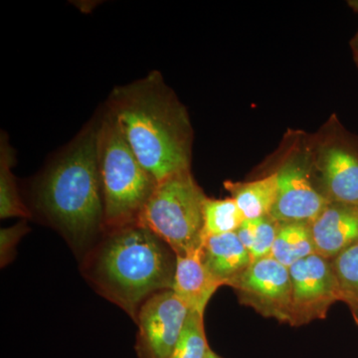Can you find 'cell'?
<instances>
[{
    "mask_svg": "<svg viewBox=\"0 0 358 358\" xmlns=\"http://www.w3.org/2000/svg\"><path fill=\"white\" fill-rule=\"evenodd\" d=\"M98 131L96 115L52 159L32 187L35 211L84 257L105 231Z\"/></svg>",
    "mask_w": 358,
    "mask_h": 358,
    "instance_id": "obj_1",
    "label": "cell"
},
{
    "mask_svg": "<svg viewBox=\"0 0 358 358\" xmlns=\"http://www.w3.org/2000/svg\"><path fill=\"white\" fill-rule=\"evenodd\" d=\"M106 109L141 166L157 182L190 169L189 119L157 71L115 88Z\"/></svg>",
    "mask_w": 358,
    "mask_h": 358,
    "instance_id": "obj_2",
    "label": "cell"
},
{
    "mask_svg": "<svg viewBox=\"0 0 358 358\" xmlns=\"http://www.w3.org/2000/svg\"><path fill=\"white\" fill-rule=\"evenodd\" d=\"M176 265L169 245L133 223L105 231L85 257L84 275L99 294L136 320L150 296L173 288Z\"/></svg>",
    "mask_w": 358,
    "mask_h": 358,
    "instance_id": "obj_3",
    "label": "cell"
},
{
    "mask_svg": "<svg viewBox=\"0 0 358 358\" xmlns=\"http://www.w3.org/2000/svg\"><path fill=\"white\" fill-rule=\"evenodd\" d=\"M98 164L105 231L138 222L157 181L141 166L106 108L99 115Z\"/></svg>",
    "mask_w": 358,
    "mask_h": 358,
    "instance_id": "obj_4",
    "label": "cell"
},
{
    "mask_svg": "<svg viewBox=\"0 0 358 358\" xmlns=\"http://www.w3.org/2000/svg\"><path fill=\"white\" fill-rule=\"evenodd\" d=\"M206 199L190 169L180 171L157 182L136 223L182 255L201 247Z\"/></svg>",
    "mask_w": 358,
    "mask_h": 358,
    "instance_id": "obj_5",
    "label": "cell"
},
{
    "mask_svg": "<svg viewBox=\"0 0 358 358\" xmlns=\"http://www.w3.org/2000/svg\"><path fill=\"white\" fill-rule=\"evenodd\" d=\"M189 313V307L173 289L157 292L150 296L136 319L138 357H171Z\"/></svg>",
    "mask_w": 358,
    "mask_h": 358,
    "instance_id": "obj_6",
    "label": "cell"
},
{
    "mask_svg": "<svg viewBox=\"0 0 358 358\" xmlns=\"http://www.w3.org/2000/svg\"><path fill=\"white\" fill-rule=\"evenodd\" d=\"M228 286L236 291L242 303L264 317L291 324L293 289L289 268L272 257L254 261Z\"/></svg>",
    "mask_w": 358,
    "mask_h": 358,
    "instance_id": "obj_7",
    "label": "cell"
},
{
    "mask_svg": "<svg viewBox=\"0 0 358 358\" xmlns=\"http://www.w3.org/2000/svg\"><path fill=\"white\" fill-rule=\"evenodd\" d=\"M293 301V326L324 319L336 301H343V293L331 260L313 254L289 268Z\"/></svg>",
    "mask_w": 358,
    "mask_h": 358,
    "instance_id": "obj_8",
    "label": "cell"
},
{
    "mask_svg": "<svg viewBox=\"0 0 358 358\" xmlns=\"http://www.w3.org/2000/svg\"><path fill=\"white\" fill-rule=\"evenodd\" d=\"M278 173V192L270 216L279 223H312L331 203L313 187L300 164L287 162Z\"/></svg>",
    "mask_w": 358,
    "mask_h": 358,
    "instance_id": "obj_9",
    "label": "cell"
},
{
    "mask_svg": "<svg viewBox=\"0 0 358 358\" xmlns=\"http://www.w3.org/2000/svg\"><path fill=\"white\" fill-rule=\"evenodd\" d=\"M320 171L327 199L358 207V143L339 138L329 143L320 157Z\"/></svg>",
    "mask_w": 358,
    "mask_h": 358,
    "instance_id": "obj_10",
    "label": "cell"
},
{
    "mask_svg": "<svg viewBox=\"0 0 358 358\" xmlns=\"http://www.w3.org/2000/svg\"><path fill=\"white\" fill-rule=\"evenodd\" d=\"M310 229L315 254L334 260L358 243V207L331 202Z\"/></svg>",
    "mask_w": 358,
    "mask_h": 358,
    "instance_id": "obj_11",
    "label": "cell"
},
{
    "mask_svg": "<svg viewBox=\"0 0 358 358\" xmlns=\"http://www.w3.org/2000/svg\"><path fill=\"white\" fill-rule=\"evenodd\" d=\"M221 285L210 275L202 261L201 247L176 255L173 291L190 310L204 315L207 303Z\"/></svg>",
    "mask_w": 358,
    "mask_h": 358,
    "instance_id": "obj_12",
    "label": "cell"
},
{
    "mask_svg": "<svg viewBox=\"0 0 358 358\" xmlns=\"http://www.w3.org/2000/svg\"><path fill=\"white\" fill-rule=\"evenodd\" d=\"M201 254L207 271L221 286H228L252 263L249 252L236 232L204 237Z\"/></svg>",
    "mask_w": 358,
    "mask_h": 358,
    "instance_id": "obj_13",
    "label": "cell"
},
{
    "mask_svg": "<svg viewBox=\"0 0 358 358\" xmlns=\"http://www.w3.org/2000/svg\"><path fill=\"white\" fill-rule=\"evenodd\" d=\"M245 219L270 215L278 192V173L249 182H225Z\"/></svg>",
    "mask_w": 358,
    "mask_h": 358,
    "instance_id": "obj_14",
    "label": "cell"
},
{
    "mask_svg": "<svg viewBox=\"0 0 358 358\" xmlns=\"http://www.w3.org/2000/svg\"><path fill=\"white\" fill-rule=\"evenodd\" d=\"M315 254L310 223H280L271 256L289 268Z\"/></svg>",
    "mask_w": 358,
    "mask_h": 358,
    "instance_id": "obj_15",
    "label": "cell"
},
{
    "mask_svg": "<svg viewBox=\"0 0 358 358\" xmlns=\"http://www.w3.org/2000/svg\"><path fill=\"white\" fill-rule=\"evenodd\" d=\"M14 150L1 134L0 141V218L31 217V212L20 199L17 185L13 173Z\"/></svg>",
    "mask_w": 358,
    "mask_h": 358,
    "instance_id": "obj_16",
    "label": "cell"
},
{
    "mask_svg": "<svg viewBox=\"0 0 358 358\" xmlns=\"http://www.w3.org/2000/svg\"><path fill=\"white\" fill-rule=\"evenodd\" d=\"M279 224L270 215L245 219L241 224L236 234L249 252L252 262L271 256Z\"/></svg>",
    "mask_w": 358,
    "mask_h": 358,
    "instance_id": "obj_17",
    "label": "cell"
},
{
    "mask_svg": "<svg viewBox=\"0 0 358 358\" xmlns=\"http://www.w3.org/2000/svg\"><path fill=\"white\" fill-rule=\"evenodd\" d=\"M244 220L243 214L232 197L226 199L207 197L203 208V238L236 232Z\"/></svg>",
    "mask_w": 358,
    "mask_h": 358,
    "instance_id": "obj_18",
    "label": "cell"
},
{
    "mask_svg": "<svg viewBox=\"0 0 358 358\" xmlns=\"http://www.w3.org/2000/svg\"><path fill=\"white\" fill-rule=\"evenodd\" d=\"M343 301L350 308L358 324V243L331 260Z\"/></svg>",
    "mask_w": 358,
    "mask_h": 358,
    "instance_id": "obj_19",
    "label": "cell"
},
{
    "mask_svg": "<svg viewBox=\"0 0 358 358\" xmlns=\"http://www.w3.org/2000/svg\"><path fill=\"white\" fill-rule=\"evenodd\" d=\"M204 315L190 310L185 326L169 358H204L210 350L204 329Z\"/></svg>",
    "mask_w": 358,
    "mask_h": 358,
    "instance_id": "obj_20",
    "label": "cell"
},
{
    "mask_svg": "<svg viewBox=\"0 0 358 358\" xmlns=\"http://www.w3.org/2000/svg\"><path fill=\"white\" fill-rule=\"evenodd\" d=\"M27 231L24 221L9 228H2L0 231V259L2 267L10 262L16 244Z\"/></svg>",
    "mask_w": 358,
    "mask_h": 358,
    "instance_id": "obj_21",
    "label": "cell"
},
{
    "mask_svg": "<svg viewBox=\"0 0 358 358\" xmlns=\"http://www.w3.org/2000/svg\"><path fill=\"white\" fill-rule=\"evenodd\" d=\"M350 48H352L353 59L358 69V31L350 41Z\"/></svg>",
    "mask_w": 358,
    "mask_h": 358,
    "instance_id": "obj_22",
    "label": "cell"
},
{
    "mask_svg": "<svg viewBox=\"0 0 358 358\" xmlns=\"http://www.w3.org/2000/svg\"><path fill=\"white\" fill-rule=\"evenodd\" d=\"M348 6L352 7L353 10L358 13V0H350L348 1Z\"/></svg>",
    "mask_w": 358,
    "mask_h": 358,
    "instance_id": "obj_23",
    "label": "cell"
},
{
    "mask_svg": "<svg viewBox=\"0 0 358 358\" xmlns=\"http://www.w3.org/2000/svg\"><path fill=\"white\" fill-rule=\"evenodd\" d=\"M204 358H222L220 357V355H218L217 353H215L213 352V350H209L208 352H207L206 355H205Z\"/></svg>",
    "mask_w": 358,
    "mask_h": 358,
    "instance_id": "obj_24",
    "label": "cell"
}]
</instances>
